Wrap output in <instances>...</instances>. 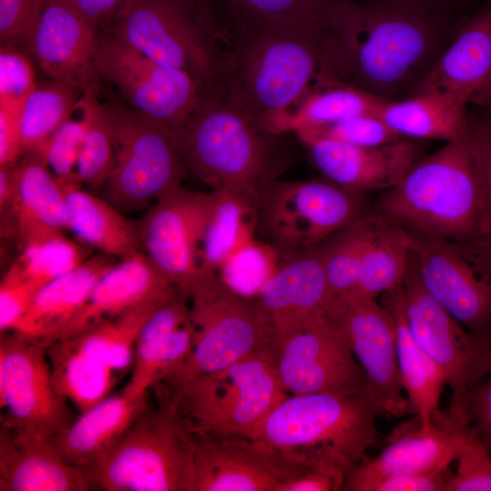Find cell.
Returning <instances> with one entry per match:
<instances>
[{
	"label": "cell",
	"instance_id": "1",
	"mask_svg": "<svg viewBox=\"0 0 491 491\" xmlns=\"http://www.w3.org/2000/svg\"><path fill=\"white\" fill-rule=\"evenodd\" d=\"M444 19L412 5L336 0L320 25L322 78L391 100L437 58Z\"/></svg>",
	"mask_w": 491,
	"mask_h": 491
},
{
	"label": "cell",
	"instance_id": "2",
	"mask_svg": "<svg viewBox=\"0 0 491 491\" xmlns=\"http://www.w3.org/2000/svg\"><path fill=\"white\" fill-rule=\"evenodd\" d=\"M379 214L406 230L489 246L473 125L436 153L418 159L377 199Z\"/></svg>",
	"mask_w": 491,
	"mask_h": 491
},
{
	"label": "cell",
	"instance_id": "3",
	"mask_svg": "<svg viewBox=\"0 0 491 491\" xmlns=\"http://www.w3.org/2000/svg\"><path fill=\"white\" fill-rule=\"evenodd\" d=\"M320 25L236 31L214 89L266 132L315 88L313 80L320 85Z\"/></svg>",
	"mask_w": 491,
	"mask_h": 491
},
{
	"label": "cell",
	"instance_id": "4",
	"mask_svg": "<svg viewBox=\"0 0 491 491\" xmlns=\"http://www.w3.org/2000/svg\"><path fill=\"white\" fill-rule=\"evenodd\" d=\"M174 135L186 170L212 190L261 198L276 180L269 139L274 135L211 87Z\"/></svg>",
	"mask_w": 491,
	"mask_h": 491
},
{
	"label": "cell",
	"instance_id": "5",
	"mask_svg": "<svg viewBox=\"0 0 491 491\" xmlns=\"http://www.w3.org/2000/svg\"><path fill=\"white\" fill-rule=\"evenodd\" d=\"M149 400L114 447L85 470L106 491H190L196 435L175 401L154 387Z\"/></svg>",
	"mask_w": 491,
	"mask_h": 491
},
{
	"label": "cell",
	"instance_id": "6",
	"mask_svg": "<svg viewBox=\"0 0 491 491\" xmlns=\"http://www.w3.org/2000/svg\"><path fill=\"white\" fill-rule=\"evenodd\" d=\"M379 416L365 392L288 394L250 439L297 461L333 458L350 471L376 443Z\"/></svg>",
	"mask_w": 491,
	"mask_h": 491
},
{
	"label": "cell",
	"instance_id": "7",
	"mask_svg": "<svg viewBox=\"0 0 491 491\" xmlns=\"http://www.w3.org/2000/svg\"><path fill=\"white\" fill-rule=\"evenodd\" d=\"M195 435L251 438L288 395L275 366V347L207 376L179 384L161 382Z\"/></svg>",
	"mask_w": 491,
	"mask_h": 491
},
{
	"label": "cell",
	"instance_id": "8",
	"mask_svg": "<svg viewBox=\"0 0 491 491\" xmlns=\"http://www.w3.org/2000/svg\"><path fill=\"white\" fill-rule=\"evenodd\" d=\"M189 303L191 351L182 367L162 382L179 384L207 376L275 347L274 326L256 300L235 293L216 274L205 276L194 286Z\"/></svg>",
	"mask_w": 491,
	"mask_h": 491
},
{
	"label": "cell",
	"instance_id": "9",
	"mask_svg": "<svg viewBox=\"0 0 491 491\" xmlns=\"http://www.w3.org/2000/svg\"><path fill=\"white\" fill-rule=\"evenodd\" d=\"M107 107L115 164L104 196L121 212L141 210L180 186L186 167L170 128L125 104Z\"/></svg>",
	"mask_w": 491,
	"mask_h": 491
},
{
	"label": "cell",
	"instance_id": "10",
	"mask_svg": "<svg viewBox=\"0 0 491 491\" xmlns=\"http://www.w3.org/2000/svg\"><path fill=\"white\" fill-rule=\"evenodd\" d=\"M208 5L186 0H129L108 33L157 64L214 83L221 60L212 45Z\"/></svg>",
	"mask_w": 491,
	"mask_h": 491
},
{
	"label": "cell",
	"instance_id": "11",
	"mask_svg": "<svg viewBox=\"0 0 491 491\" xmlns=\"http://www.w3.org/2000/svg\"><path fill=\"white\" fill-rule=\"evenodd\" d=\"M364 212V194L326 178L276 179L262 193L257 231L286 256L318 246Z\"/></svg>",
	"mask_w": 491,
	"mask_h": 491
},
{
	"label": "cell",
	"instance_id": "12",
	"mask_svg": "<svg viewBox=\"0 0 491 491\" xmlns=\"http://www.w3.org/2000/svg\"><path fill=\"white\" fill-rule=\"evenodd\" d=\"M405 231L428 293L470 332L491 341V246Z\"/></svg>",
	"mask_w": 491,
	"mask_h": 491
},
{
	"label": "cell",
	"instance_id": "13",
	"mask_svg": "<svg viewBox=\"0 0 491 491\" xmlns=\"http://www.w3.org/2000/svg\"><path fill=\"white\" fill-rule=\"evenodd\" d=\"M403 288L410 331L451 390L448 407L465 411L467 395L491 369V341L470 332L428 293L411 252Z\"/></svg>",
	"mask_w": 491,
	"mask_h": 491
},
{
	"label": "cell",
	"instance_id": "14",
	"mask_svg": "<svg viewBox=\"0 0 491 491\" xmlns=\"http://www.w3.org/2000/svg\"><path fill=\"white\" fill-rule=\"evenodd\" d=\"M96 66L101 80L114 85L129 107L173 132L197 107L209 85L189 72L157 64L105 33Z\"/></svg>",
	"mask_w": 491,
	"mask_h": 491
},
{
	"label": "cell",
	"instance_id": "15",
	"mask_svg": "<svg viewBox=\"0 0 491 491\" xmlns=\"http://www.w3.org/2000/svg\"><path fill=\"white\" fill-rule=\"evenodd\" d=\"M275 366L289 395L364 392L365 374L340 326L327 315L314 316L280 336Z\"/></svg>",
	"mask_w": 491,
	"mask_h": 491
},
{
	"label": "cell",
	"instance_id": "16",
	"mask_svg": "<svg viewBox=\"0 0 491 491\" xmlns=\"http://www.w3.org/2000/svg\"><path fill=\"white\" fill-rule=\"evenodd\" d=\"M1 424L52 439L74 420L54 386L45 347L15 332L1 335Z\"/></svg>",
	"mask_w": 491,
	"mask_h": 491
},
{
	"label": "cell",
	"instance_id": "17",
	"mask_svg": "<svg viewBox=\"0 0 491 491\" xmlns=\"http://www.w3.org/2000/svg\"><path fill=\"white\" fill-rule=\"evenodd\" d=\"M474 436L466 412L447 407L429 418L413 415L386 436V447L378 456L350 469L344 490L363 491L366 485L383 477L448 468Z\"/></svg>",
	"mask_w": 491,
	"mask_h": 491
},
{
	"label": "cell",
	"instance_id": "18",
	"mask_svg": "<svg viewBox=\"0 0 491 491\" xmlns=\"http://www.w3.org/2000/svg\"><path fill=\"white\" fill-rule=\"evenodd\" d=\"M327 315L344 332L365 376L364 392L380 416L413 415L404 396L396 354V336L389 311L376 298L354 295L335 301Z\"/></svg>",
	"mask_w": 491,
	"mask_h": 491
},
{
	"label": "cell",
	"instance_id": "19",
	"mask_svg": "<svg viewBox=\"0 0 491 491\" xmlns=\"http://www.w3.org/2000/svg\"><path fill=\"white\" fill-rule=\"evenodd\" d=\"M212 202V191L180 185L153 203L141 221L145 252L188 297L205 276L200 256Z\"/></svg>",
	"mask_w": 491,
	"mask_h": 491
},
{
	"label": "cell",
	"instance_id": "20",
	"mask_svg": "<svg viewBox=\"0 0 491 491\" xmlns=\"http://www.w3.org/2000/svg\"><path fill=\"white\" fill-rule=\"evenodd\" d=\"M101 35L69 0H41L24 43L50 79L71 85L84 95L97 96Z\"/></svg>",
	"mask_w": 491,
	"mask_h": 491
},
{
	"label": "cell",
	"instance_id": "21",
	"mask_svg": "<svg viewBox=\"0 0 491 491\" xmlns=\"http://www.w3.org/2000/svg\"><path fill=\"white\" fill-rule=\"evenodd\" d=\"M301 464L250 438L196 435L190 491H277Z\"/></svg>",
	"mask_w": 491,
	"mask_h": 491
},
{
	"label": "cell",
	"instance_id": "22",
	"mask_svg": "<svg viewBox=\"0 0 491 491\" xmlns=\"http://www.w3.org/2000/svg\"><path fill=\"white\" fill-rule=\"evenodd\" d=\"M424 93L491 110V1L465 23L412 91Z\"/></svg>",
	"mask_w": 491,
	"mask_h": 491
},
{
	"label": "cell",
	"instance_id": "23",
	"mask_svg": "<svg viewBox=\"0 0 491 491\" xmlns=\"http://www.w3.org/2000/svg\"><path fill=\"white\" fill-rule=\"evenodd\" d=\"M324 178L359 194L396 186L419 159L418 146L406 140L357 146L310 135H296Z\"/></svg>",
	"mask_w": 491,
	"mask_h": 491
},
{
	"label": "cell",
	"instance_id": "24",
	"mask_svg": "<svg viewBox=\"0 0 491 491\" xmlns=\"http://www.w3.org/2000/svg\"><path fill=\"white\" fill-rule=\"evenodd\" d=\"M255 299L274 326L276 342L303 322L327 314L334 298L317 246L283 256Z\"/></svg>",
	"mask_w": 491,
	"mask_h": 491
},
{
	"label": "cell",
	"instance_id": "25",
	"mask_svg": "<svg viewBox=\"0 0 491 491\" xmlns=\"http://www.w3.org/2000/svg\"><path fill=\"white\" fill-rule=\"evenodd\" d=\"M177 290L145 251L122 259L97 281L58 340L84 333L141 305L166 300Z\"/></svg>",
	"mask_w": 491,
	"mask_h": 491
},
{
	"label": "cell",
	"instance_id": "26",
	"mask_svg": "<svg viewBox=\"0 0 491 491\" xmlns=\"http://www.w3.org/2000/svg\"><path fill=\"white\" fill-rule=\"evenodd\" d=\"M85 470L67 463L50 438L1 424V491H86Z\"/></svg>",
	"mask_w": 491,
	"mask_h": 491
},
{
	"label": "cell",
	"instance_id": "27",
	"mask_svg": "<svg viewBox=\"0 0 491 491\" xmlns=\"http://www.w3.org/2000/svg\"><path fill=\"white\" fill-rule=\"evenodd\" d=\"M113 257L100 252L40 288L14 332L43 347L58 340L97 281L115 264Z\"/></svg>",
	"mask_w": 491,
	"mask_h": 491
},
{
	"label": "cell",
	"instance_id": "28",
	"mask_svg": "<svg viewBox=\"0 0 491 491\" xmlns=\"http://www.w3.org/2000/svg\"><path fill=\"white\" fill-rule=\"evenodd\" d=\"M14 169L15 195L8 215L19 244L69 230L65 193L43 155L25 153Z\"/></svg>",
	"mask_w": 491,
	"mask_h": 491
},
{
	"label": "cell",
	"instance_id": "29",
	"mask_svg": "<svg viewBox=\"0 0 491 491\" xmlns=\"http://www.w3.org/2000/svg\"><path fill=\"white\" fill-rule=\"evenodd\" d=\"M148 400L108 396L51 440L67 463L85 470L114 447Z\"/></svg>",
	"mask_w": 491,
	"mask_h": 491
},
{
	"label": "cell",
	"instance_id": "30",
	"mask_svg": "<svg viewBox=\"0 0 491 491\" xmlns=\"http://www.w3.org/2000/svg\"><path fill=\"white\" fill-rule=\"evenodd\" d=\"M61 185L67 201L69 230L78 240L121 260L145 251L141 222L126 218L105 198L83 190L79 182Z\"/></svg>",
	"mask_w": 491,
	"mask_h": 491
},
{
	"label": "cell",
	"instance_id": "31",
	"mask_svg": "<svg viewBox=\"0 0 491 491\" xmlns=\"http://www.w3.org/2000/svg\"><path fill=\"white\" fill-rule=\"evenodd\" d=\"M382 305L395 323L400 377L413 415L429 418L439 410L440 396L446 386L445 376L410 331L403 283L383 294Z\"/></svg>",
	"mask_w": 491,
	"mask_h": 491
},
{
	"label": "cell",
	"instance_id": "32",
	"mask_svg": "<svg viewBox=\"0 0 491 491\" xmlns=\"http://www.w3.org/2000/svg\"><path fill=\"white\" fill-rule=\"evenodd\" d=\"M212 194L201 247L204 274H216L229 256L256 238L258 228L260 197L230 190H212Z\"/></svg>",
	"mask_w": 491,
	"mask_h": 491
},
{
	"label": "cell",
	"instance_id": "33",
	"mask_svg": "<svg viewBox=\"0 0 491 491\" xmlns=\"http://www.w3.org/2000/svg\"><path fill=\"white\" fill-rule=\"evenodd\" d=\"M378 115L402 138L448 142L463 135L472 125L466 105L437 93L386 100Z\"/></svg>",
	"mask_w": 491,
	"mask_h": 491
},
{
	"label": "cell",
	"instance_id": "34",
	"mask_svg": "<svg viewBox=\"0 0 491 491\" xmlns=\"http://www.w3.org/2000/svg\"><path fill=\"white\" fill-rule=\"evenodd\" d=\"M386 99L356 87L331 83L310 91L298 104L274 121L266 132L277 135L315 129L349 118L379 115Z\"/></svg>",
	"mask_w": 491,
	"mask_h": 491
},
{
	"label": "cell",
	"instance_id": "35",
	"mask_svg": "<svg viewBox=\"0 0 491 491\" xmlns=\"http://www.w3.org/2000/svg\"><path fill=\"white\" fill-rule=\"evenodd\" d=\"M45 352L55 388L80 413L110 396L118 374L72 339L57 340L45 347Z\"/></svg>",
	"mask_w": 491,
	"mask_h": 491
},
{
	"label": "cell",
	"instance_id": "36",
	"mask_svg": "<svg viewBox=\"0 0 491 491\" xmlns=\"http://www.w3.org/2000/svg\"><path fill=\"white\" fill-rule=\"evenodd\" d=\"M410 246L403 227L378 214L363 253L355 295L376 298L403 283Z\"/></svg>",
	"mask_w": 491,
	"mask_h": 491
},
{
	"label": "cell",
	"instance_id": "37",
	"mask_svg": "<svg viewBox=\"0 0 491 491\" xmlns=\"http://www.w3.org/2000/svg\"><path fill=\"white\" fill-rule=\"evenodd\" d=\"M19 247L18 257L3 276L26 283L36 292L82 265L93 248L65 237L64 233L46 234Z\"/></svg>",
	"mask_w": 491,
	"mask_h": 491
},
{
	"label": "cell",
	"instance_id": "38",
	"mask_svg": "<svg viewBox=\"0 0 491 491\" xmlns=\"http://www.w3.org/2000/svg\"><path fill=\"white\" fill-rule=\"evenodd\" d=\"M83 95L78 88L54 79L37 83L20 110L23 155L41 153L55 130L78 109Z\"/></svg>",
	"mask_w": 491,
	"mask_h": 491
},
{
	"label": "cell",
	"instance_id": "39",
	"mask_svg": "<svg viewBox=\"0 0 491 491\" xmlns=\"http://www.w3.org/2000/svg\"><path fill=\"white\" fill-rule=\"evenodd\" d=\"M166 300L141 305L67 338L118 375L122 374L132 368L135 342L142 326Z\"/></svg>",
	"mask_w": 491,
	"mask_h": 491
},
{
	"label": "cell",
	"instance_id": "40",
	"mask_svg": "<svg viewBox=\"0 0 491 491\" xmlns=\"http://www.w3.org/2000/svg\"><path fill=\"white\" fill-rule=\"evenodd\" d=\"M235 31L301 28L321 24L336 0H226Z\"/></svg>",
	"mask_w": 491,
	"mask_h": 491
},
{
	"label": "cell",
	"instance_id": "41",
	"mask_svg": "<svg viewBox=\"0 0 491 491\" xmlns=\"http://www.w3.org/2000/svg\"><path fill=\"white\" fill-rule=\"evenodd\" d=\"M371 228L372 215H364L317 246L334 302L356 294L361 259Z\"/></svg>",
	"mask_w": 491,
	"mask_h": 491
},
{
	"label": "cell",
	"instance_id": "42",
	"mask_svg": "<svg viewBox=\"0 0 491 491\" xmlns=\"http://www.w3.org/2000/svg\"><path fill=\"white\" fill-rule=\"evenodd\" d=\"M78 111L85 121V135L76 167V175L84 185L93 189L103 188L115 164V145L111 117L107 105L96 95H83Z\"/></svg>",
	"mask_w": 491,
	"mask_h": 491
},
{
	"label": "cell",
	"instance_id": "43",
	"mask_svg": "<svg viewBox=\"0 0 491 491\" xmlns=\"http://www.w3.org/2000/svg\"><path fill=\"white\" fill-rule=\"evenodd\" d=\"M282 257L271 244L256 238L229 256L216 275L235 293L256 298L278 267Z\"/></svg>",
	"mask_w": 491,
	"mask_h": 491
},
{
	"label": "cell",
	"instance_id": "44",
	"mask_svg": "<svg viewBox=\"0 0 491 491\" xmlns=\"http://www.w3.org/2000/svg\"><path fill=\"white\" fill-rule=\"evenodd\" d=\"M85 128L82 115L78 119L70 116L55 130L39 153L61 184L81 182L76 175V167Z\"/></svg>",
	"mask_w": 491,
	"mask_h": 491
},
{
	"label": "cell",
	"instance_id": "45",
	"mask_svg": "<svg viewBox=\"0 0 491 491\" xmlns=\"http://www.w3.org/2000/svg\"><path fill=\"white\" fill-rule=\"evenodd\" d=\"M295 135H310L367 147L403 139L376 115L356 116L333 125L300 131Z\"/></svg>",
	"mask_w": 491,
	"mask_h": 491
},
{
	"label": "cell",
	"instance_id": "46",
	"mask_svg": "<svg viewBox=\"0 0 491 491\" xmlns=\"http://www.w3.org/2000/svg\"><path fill=\"white\" fill-rule=\"evenodd\" d=\"M32 61L18 45H1L0 105L22 107L36 86Z\"/></svg>",
	"mask_w": 491,
	"mask_h": 491
},
{
	"label": "cell",
	"instance_id": "47",
	"mask_svg": "<svg viewBox=\"0 0 491 491\" xmlns=\"http://www.w3.org/2000/svg\"><path fill=\"white\" fill-rule=\"evenodd\" d=\"M446 491H491V451L476 435L461 448Z\"/></svg>",
	"mask_w": 491,
	"mask_h": 491
},
{
	"label": "cell",
	"instance_id": "48",
	"mask_svg": "<svg viewBox=\"0 0 491 491\" xmlns=\"http://www.w3.org/2000/svg\"><path fill=\"white\" fill-rule=\"evenodd\" d=\"M302 465L277 491H339L344 490L349 472L340 462L329 457L300 460Z\"/></svg>",
	"mask_w": 491,
	"mask_h": 491
},
{
	"label": "cell",
	"instance_id": "49",
	"mask_svg": "<svg viewBox=\"0 0 491 491\" xmlns=\"http://www.w3.org/2000/svg\"><path fill=\"white\" fill-rule=\"evenodd\" d=\"M41 0H0L1 45L25 42Z\"/></svg>",
	"mask_w": 491,
	"mask_h": 491
},
{
	"label": "cell",
	"instance_id": "50",
	"mask_svg": "<svg viewBox=\"0 0 491 491\" xmlns=\"http://www.w3.org/2000/svg\"><path fill=\"white\" fill-rule=\"evenodd\" d=\"M36 291L24 282L3 276L0 284V332H14L26 314Z\"/></svg>",
	"mask_w": 491,
	"mask_h": 491
},
{
	"label": "cell",
	"instance_id": "51",
	"mask_svg": "<svg viewBox=\"0 0 491 491\" xmlns=\"http://www.w3.org/2000/svg\"><path fill=\"white\" fill-rule=\"evenodd\" d=\"M452 473L448 467L426 474L386 476L369 483L363 491H446Z\"/></svg>",
	"mask_w": 491,
	"mask_h": 491
},
{
	"label": "cell",
	"instance_id": "52",
	"mask_svg": "<svg viewBox=\"0 0 491 491\" xmlns=\"http://www.w3.org/2000/svg\"><path fill=\"white\" fill-rule=\"evenodd\" d=\"M465 410L476 438L491 451V369L467 395Z\"/></svg>",
	"mask_w": 491,
	"mask_h": 491
},
{
	"label": "cell",
	"instance_id": "53",
	"mask_svg": "<svg viewBox=\"0 0 491 491\" xmlns=\"http://www.w3.org/2000/svg\"><path fill=\"white\" fill-rule=\"evenodd\" d=\"M20 110L21 107L0 105V166L15 165L23 155Z\"/></svg>",
	"mask_w": 491,
	"mask_h": 491
},
{
	"label": "cell",
	"instance_id": "54",
	"mask_svg": "<svg viewBox=\"0 0 491 491\" xmlns=\"http://www.w3.org/2000/svg\"><path fill=\"white\" fill-rule=\"evenodd\" d=\"M129 0H69L77 12L99 32L108 33Z\"/></svg>",
	"mask_w": 491,
	"mask_h": 491
},
{
	"label": "cell",
	"instance_id": "55",
	"mask_svg": "<svg viewBox=\"0 0 491 491\" xmlns=\"http://www.w3.org/2000/svg\"><path fill=\"white\" fill-rule=\"evenodd\" d=\"M473 150L483 190L486 237L491 246V137L476 133L474 127Z\"/></svg>",
	"mask_w": 491,
	"mask_h": 491
},
{
	"label": "cell",
	"instance_id": "56",
	"mask_svg": "<svg viewBox=\"0 0 491 491\" xmlns=\"http://www.w3.org/2000/svg\"><path fill=\"white\" fill-rule=\"evenodd\" d=\"M15 165L0 166V208L1 214L8 215L15 195Z\"/></svg>",
	"mask_w": 491,
	"mask_h": 491
},
{
	"label": "cell",
	"instance_id": "57",
	"mask_svg": "<svg viewBox=\"0 0 491 491\" xmlns=\"http://www.w3.org/2000/svg\"><path fill=\"white\" fill-rule=\"evenodd\" d=\"M474 130L480 135L491 137V115L480 123L474 125Z\"/></svg>",
	"mask_w": 491,
	"mask_h": 491
},
{
	"label": "cell",
	"instance_id": "58",
	"mask_svg": "<svg viewBox=\"0 0 491 491\" xmlns=\"http://www.w3.org/2000/svg\"><path fill=\"white\" fill-rule=\"evenodd\" d=\"M392 1L412 5L430 11L428 8V4L436 0H392Z\"/></svg>",
	"mask_w": 491,
	"mask_h": 491
},
{
	"label": "cell",
	"instance_id": "59",
	"mask_svg": "<svg viewBox=\"0 0 491 491\" xmlns=\"http://www.w3.org/2000/svg\"><path fill=\"white\" fill-rule=\"evenodd\" d=\"M187 1L192 2V3H202L205 0H187Z\"/></svg>",
	"mask_w": 491,
	"mask_h": 491
}]
</instances>
